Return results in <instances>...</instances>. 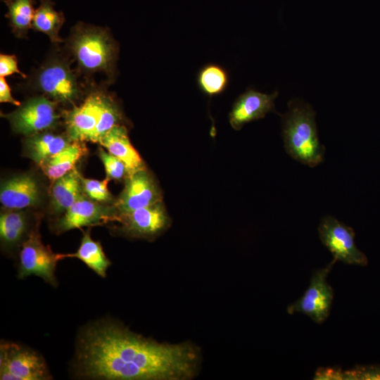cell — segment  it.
Instances as JSON below:
<instances>
[{
	"instance_id": "cell-27",
	"label": "cell",
	"mask_w": 380,
	"mask_h": 380,
	"mask_svg": "<svg viewBox=\"0 0 380 380\" xmlns=\"http://www.w3.org/2000/svg\"><path fill=\"white\" fill-rule=\"evenodd\" d=\"M344 380H380V365L356 366L346 370Z\"/></svg>"
},
{
	"instance_id": "cell-25",
	"label": "cell",
	"mask_w": 380,
	"mask_h": 380,
	"mask_svg": "<svg viewBox=\"0 0 380 380\" xmlns=\"http://www.w3.org/2000/svg\"><path fill=\"white\" fill-rule=\"evenodd\" d=\"M81 181L83 194L89 199L106 205L115 202L113 195L107 187L109 181L108 178L99 181L82 176Z\"/></svg>"
},
{
	"instance_id": "cell-19",
	"label": "cell",
	"mask_w": 380,
	"mask_h": 380,
	"mask_svg": "<svg viewBox=\"0 0 380 380\" xmlns=\"http://www.w3.org/2000/svg\"><path fill=\"white\" fill-rule=\"evenodd\" d=\"M87 152V148L83 141H72L63 149L46 158L39 167L54 182L73 170Z\"/></svg>"
},
{
	"instance_id": "cell-20",
	"label": "cell",
	"mask_w": 380,
	"mask_h": 380,
	"mask_svg": "<svg viewBox=\"0 0 380 380\" xmlns=\"http://www.w3.org/2000/svg\"><path fill=\"white\" fill-rule=\"evenodd\" d=\"M72 141L68 135H61L48 131L26 137L24 142L27 157L39 166L49 157L59 152Z\"/></svg>"
},
{
	"instance_id": "cell-18",
	"label": "cell",
	"mask_w": 380,
	"mask_h": 380,
	"mask_svg": "<svg viewBox=\"0 0 380 380\" xmlns=\"http://www.w3.org/2000/svg\"><path fill=\"white\" fill-rule=\"evenodd\" d=\"M81 177L75 167L53 182L51 189V209L53 213L65 212L84 194Z\"/></svg>"
},
{
	"instance_id": "cell-29",
	"label": "cell",
	"mask_w": 380,
	"mask_h": 380,
	"mask_svg": "<svg viewBox=\"0 0 380 380\" xmlns=\"http://www.w3.org/2000/svg\"><path fill=\"white\" fill-rule=\"evenodd\" d=\"M315 380H344L345 372L338 367H319L314 375Z\"/></svg>"
},
{
	"instance_id": "cell-4",
	"label": "cell",
	"mask_w": 380,
	"mask_h": 380,
	"mask_svg": "<svg viewBox=\"0 0 380 380\" xmlns=\"http://www.w3.org/2000/svg\"><path fill=\"white\" fill-rule=\"evenodd\" d=\"M47 365L36 351L3 341L0 344L1 380H49Z\"/></svg>"
},
{
	"instance_id": "cell-9",
	"label": "cell",
	"mask_w": 380,
	"mask_h": 380,
	"mask_svg": "<svg viewBox=\"0 0 380 380\" xmlns=\"http://www.w3.org/2000/svg\"><path fill=\"white\" fill-rule=\"evenodd\" d=\"M336 261L334 258L325 267L313 272L303 296L287 307L289 314L302 312L317 324H322L328 317L334 291L327 277Z\"/></svg>"
},
{
	"instance_id": "cell-30",
	"label": "cell",
	"mask_w": 380,
	"mask_h": 380,
	"mask_svg": "<svg viewBox=\"0 0 380 380\" xmlns=\"http://www.w3.org/2000/svg\"><path fill=\"white\" fill-rule=\"evenodd\" d=\"M0 102L10 103L15 106H20V103L14 99L11 93V89L4 77H0Z\"/></svg>"
},
{
	"instance_id": "cell-17",
	"label": "cell",
	"mask_w": 380,
	"mask_h": 380,
	"mask_svg": "<svg viewBox=\"0 0 380 380\" xmlns=\"http://www.w3.org/2000/svg\"><path fill=\"white\" fill-rule=\"evenodd\" d=\"M30 218L23 210H7L0 216V239L1 248L8 253H12L31 233Z\"/></svg>"
},
{
	"instance_id": "cell-24",
	"label": "cell",
	"mask_w": 380,
	"mask_h": 380,
	"mask_svg": "<svg viewBox=\"0 0 380 380\" xmlns=\"http://www.w3.org/2000/svg\"><path fill=\"white\" fill-rule=\"evenodd\" d=\"M229 74L222 66L217 64H208L198 73L197 83L203 93L208 96L222 94L229 84Z\"/></svg>"
},
{
	"instance_id": "cell-8",
	"label": "cell",
	"mask_w": 380,
	"mask_h": 380,
	"mask_svg": "<svg viewBox=\"0 0 380 380\" xmlns=\"http://www.w3.org/2000/svg\"><path fill=\"white\" fill-rule=\"evenodd\" d=\"M318 232L322 243L336 260L348 265H367L366 255L355 245V234L350 227L327 215L320 220Z\"/></svg>"
},
{
	"instance_id": "cell-15",
	"label": "cell",
	"mask_w": 380,
	"mask_h": 380,
	"mask_svg": "<svg viewBox=\"0 0 380 380\" xmlns=\"http://www.w3.org/2000/svg\"><path fill=\"white\" fill-rule=\"evenodd\" d=\"M278 91L270 94L249 88L235 101L229 115L232 127L239 130L250 122L265 118L267 113L275 112L274 101Z\"/></svg>"
},
{
	"instance_id": "cell-12",
	"label": "cell",
	"mask_w": 380,
	"mask_h": 380,
	"mask_svg": "<svg viewBox=\"0 0 380 380\" xmlns=\"http://www.w3.org/2000/svg\"><path fill=\"white\" fill-rule=\"evenodd\" d=\"M160 189L146 170H139L125 179V184L114 206L118 213H127L163 202Z\"/></svg>"
},
{
	"instance_id": "cell-16",
	"label": "cell",
	"mask_w": 380,
	"mask_h": 380,
	"mask_svg": "<svg viewBox=\"0 0 380 380\" xmlns=\"http://www.w3.org/2000/svg\"><path fill=\"white\" fill-rule=\"evenodd\" d=\"M99 144L125 164L129 175L145 168L140 155L129 141L127 129L124 125L113 127L103 137Z\"/></svg>"
},
{
	"instance_id": "cell-6",
	"label": "cell",
	"mask_w": 380,
	"mask_h": 380,
	"mask_svg": "<svg viewBox=\"0 0 380 380\" xmlns=\"http://www.w3.org/2000/svg\"><path fill=\"white\" fill-rule=\"evenodd\" d=\"M57 103L44 96L27 99L13 112L4 114L13 130L26 137L48 131L56 126L60 115Z\"/></svg>"
},
{
	"instance_id": "cell-26",
	"label": "cell",
	"mask_w": 380,
	"mask_h": 380,
	"mask_svg": "<svg viewBox=\"0 0 380 380\" xmlns=\"http://www.w3.org/2000/svg\"><path fill=\"white\" fill-rule=\"evenodd\" d=\"M98 155L104 165L106 178L109 180L120 181L128 177L127 168L121 160L106 151L101 147L99 148Z\"/></svg>"
},
{
	"instance_id": "cell-10",
	"label": "cell",
	"mask_w": 380,
	"mask_h": 380,
	"mask_svg": "<svg viewBox=\"0 0 380 380\" xmlns=\"http://www.w3.org/2000/svg\"><path fill=\"white\" fill-rule=\"evenodd\" d=\"M116 221L120 223L118 230L132 238H155L170 225V220L163 202L118 213Z\"/></svg>"
},
{
	"instance_id": "cell-3",
	"label": "cell",
	"mask_w": 380,
	"mask_h": 380,
	"mask_svg": "<svg viewBox=\"0 0 380 380\" xmlns=\"http://www.w3.org/2000/svg\"><path fill=\"white\" fill-rule=\"evenodd\" d=\"M68 46L83 71L89 73L113 72L118 48L104 28L78 23L72 29Z\"/></svg>"
},
{
	"instance_id": "cell-7",
	"label": "cell",
	"mask_w": 380,
	"mask_h": 380,
	"mask_svg": "<svg viewBox=\"0 0 380 380\" xmlns=\"http://www.w3.org/2000/svg\"><path fill=\"white\" fill-rule=\"evenodd\" d=\"M34 83L38 90L56 103H73L81 94L74 72L61 58L47 61L38 70Z\"/></svg>"
},
{
	"instance_id": "cell-28",
	"label": "cell",
	"mask_w": 380,
	"mask_h": 380,
	"mask_svg": "<svg viewBox=\"0 0 380 380\" xmlns=\"http://www.w3.org/2000/svg\"><path fill=\"white\" fill-rule=\"evenodd\" d=\"M18 60L15 55H0V77L11 75L13 73H18L22 77L26 75L19 70L17 65Z\"/></svg>"
},
{
	"instance_id": "cell-22",
	"label": "cell",
	"mask_w": 380,
	"mask_h": 380,
	"mask_svg": "<svg viewBox=\"0 0 380 380\" xmlns=\"http://www.w3.org/2000/svg\"><path fill=\"white\" fill-rule=\"evenodd\" d=\"M39 2L34 11L32 28L48 35L52 42H61L58 33L65 22L63 13L55 10L51 0H39Z\"/></svg>"
},
{
	"instance_id": "cell-2",
	"label": "cell",
	"mask_w": 380,
	"mask_h": 380,
	"mask_svg": "<svg viewBox=\"0 0 380 380\" xmlns=\"http://www.w3.org/2000/svg\"><path fill=\"white\" fill-rule=\"evenodd\" d=\"M288 108L286 113L280 114L286 153L311 167L319 165L324 160L325 146L319 139L315 110L300 99H291Z\"/></svg>"
},
{
	"instance_id": "cell-11",
	"label": "cell",
	"mask_w": 380,
	"mask_h": 380,
	"mask_svg": "<svg viewBox=\"0 0 380 380\" xmlns=\"http://www.w3.org/2000/svg\"><path fill=\"white\" fill-rule=\"evenodd\" d=\"M108 96L103 92H92L80 106L64 113L66 132L71 141H90Z\"/></svg>"
},
{
	"instance_id": "cell-23",
	"label": "cell",
	"mask_w": 380,
	"mask_h": 380,
	"mask_svg": "<svg viewBox=\"0 0 380 380\" xmlns=\"http://www.w3.org/2000/svg\"><path fill=\"white\" fill-rule=\"evenodd\" d=\"M7 6L6 17L8 20L13 32L18 37L27 36L32 27L34 14L35 0H1Z\"/></svg>"
},
{
	"instance_id": "cell-13",
	"label": "cell",
	"mask_w": 380,
	"mask_h": 380,
	"mask_svg": "<svg viewBox=\"0 0 380 380\" xmlns=\"http://www.w3.org/2000/svg\"><path fill=\"white\" fill-rule=\"evenodd\" d=\"M118 211L115 206H108L94 201L82 194L56 222L54 231L57 234L94 226L116 220Z\"/></svg>"
},
{
	"instance_id": "cell-14",
	"label": "cell",
	"mask_w": 380,
	"mask_h": 380,
	"mask_svg": "<svg viewBox=\"0 0 380 380\" xmlns=\"http://www.w3.org/2000/svg\"><path fill=\"white\" fill-rule=\"evenodd\" d=\"M42 196L41 185L32 173L13 175L1 184L0 202L7 210H23L38 205Z\"/></svg>"
},
{
	"instance_id": "cell-1",
	"label": "cell",
	"mask_w": 380,
	"mask_h": 380,
	"mask_svg": "<svg viewBox=\"0 0 380 380\" xmlns=\"http://www.w3.org/2000/svg\"><path fill=\"white\" fill-rule=\"evenodd\" d=\"M199 355L191 343H158L102 319L80 331L73 368L88 379L186 380L197 372Z\"/></svg>"
},
{
	"instance_id": "cell-5",
	"label": "cell",
	"mask_w": 380,
	"mask_h": 380,
	"mask_svg": "<svg viewBox=\"0 0 380 380\" xmlns=\"http://www.w3.org/2000/svg\"><path fill=\"white\" fill-rule=\"evenodd\" d=\"M60 260L59 253H54L49 246L43 243L37 223L21 246L18 277L25 279L34 275L56 287L58 285L56 267Z\"/></svg>"
},
{
	"instance_id": "cell-21",
	"label": "cell",
	"mask_w": 380,
	"mask_h": 380,
	"mask_svg": "<svg viewBox=\"0 0 380 380\" xmlns=\"http://www.w3.org/2000/svg\"><path fill=\"white\" fill-rule=\"evenodd\" d=\"M60 257L61 260L76 258L103 278L106 277L107 270L111 265L100 242L91 238L89 229L83 233L80 246L75 253L60 254Z\"/></svg>"
}]
</instances>
